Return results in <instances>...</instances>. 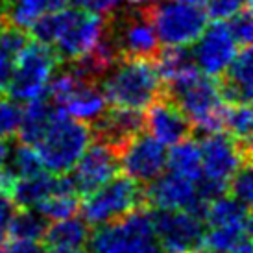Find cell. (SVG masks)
Masks as SVG:
<instances>
[{"label":"cell","instance_id":"obj_6","mask_svg":"<svg viewBox=\"0 0 253 253\" xmlns=\"http://www.w3.org/2000/svg\"><path fill=\"white\" fill-rule=\"evenodd\" d=\"M106 36L111 39L120 59H154L161 48V42L155 36V30L144 6H133L127 9L117 7L111 13H107Z\"/></svg>","mask_w":253,"mask_h":253},{"label":"cell","instance_id":"obj_7","mask_svg":"<svg viewBox=\"0 0 253 253\" xmlns=\"http://www.w3.org/2000/svg\"><path fill=\"white\" fill-rule=\"evenodd\" d=\"M61 63L52 46L42 42H28L13 57L11 78L6 92L17 102H28L46 92L48 82Z\"/></svg>","mask_w":253,"mask_h":253},{"label":"cell","instance_id":"obj_17","mask_svg":"<svg viewBox=\"0 0 253 253\" xmlns=\"http://www.w3.org/2000/svg\"><path fill=\"white\" fill-rule=\"evenodd\" d=\"M144 129L163 144H176L192 135V126L185 113L167 94L146 107Z\"/></svg>","mask_w":253,"mask_h":253},{"label":"cell","instance_id":"obj_47","mask_svg":"<svg viewBox=\"0 0 253 253\" xmlns=\"http://www.w3.org/2000/svg\"><path fill=\"white\" fill-rule=\"evenodd\" d=\"M2 92H4V91H2V89H0V96H2Z\"/></svg>","mask_w":253,"mask_h":253},{"label":"cell","instance_id":"obj_26","mask_svg":"<svg viewBox=\"0 0 253 253\" xmlns=\"http://www.w3.org/2000/svg\"><path fill=\"white\" fill-rule=\"evenodd\" d=\"M46 227H48V220L37 209L19 207L11 218V222H9V227H7V239L41 240Z\"/></svg>","mask_w":253,"mask_h":253},{"label":"cell","instance_id":"obj_8","mask_svg":"<svg viewBox=\"0 0 253 253\" xmlns=\"http://www.w3.org/2000/svg\"><path fill=\"white\" fill-rule=\"evenodd\" d=\"M137 207H146L144 185L137 183L126 174H117L102 187L87 194L84 204L80 205V211L89 225H100L122 218Z\"/></svg>","mask_w":253,"mask_h":253},{"label":"cell","instance_id":"obj_40","mask_svg":"<svg viewBox=\"0 0 253 253\" xmlns=\"http://www.w3.org/2000/svg\"><path fill=\"white\" fill-rule=\"evenodd\" d=\"M11 148H13V144L9 139H0V170L6 167L9 154H11Z\"/></svg>","mask_w":253,"mask_h":253},{"label":"cell","instance_id":"obj_9","mask_svg":"<svg viewBox=\"0 0 253 253\" xmlns=\"http://www.w3.org/2000/svg\"><path fill=\"white\" fill-rule=\"evenodd\" d=\"M106 32V15L85 11L80 7L56 11V37L52 48L59 61L82 56L96 44Z\"/></svg>","mask_w":253,"mask_h":253},{"label":"cell","instance_id":"obj_24","mask_svg":"<svg viewBox=\"0 0 253 253\" xmlns=\"http://www.w3.org/2000/svg\"><path fill=\"white\" fill-rule=\"evenodd\" d=\"M154 65L165 84H169L172 80L198 69L196 63H194L192 48H189V46H165V48H159V52L154 57Z\"/></svg>","mask_w":253,"mask_h":253},{"label":"cell","instance_id":"obj_38","mask_svg":"<svg viewBox=\"0 0 253 253\" xmlns=\"http://www.w3.org/2000/svg\"><path fill=\"white\" fill-rule=\"evenodd\" d=\"M2 253H46V246L39 244V240H15L2 248Z\"/></svg>","mask_w":253,"mask_h":253},{"label":"cell","instance_id":"obj_5","mask_svg":"<svg viewBox=\"0 0 253 253\" xmlns=\"http://www.w3.org/2000/svg\"><path fill=\"white\" fill-rule=\"evenodd\" d=\"M144 7L155 36L165 46H189L207 26V13L196 4L183 0H154Z\"/></svg>","mask_w":253,"mask_h":253},{"label":"cell","instance_id":"obj_33","mask_svg":"<svg viewBox=\"0 0 253 253\" xmlns=\"http://www.w3.org/2000/svg\"><path fill=\"white\" fill-rule=\"evenodd\" d=\"M227 28L231 32L235 42L239 44V48L242 46H250L252 44V36H253V26H252V6L244 7L242 11L237 15H233L231 21L227 22Z\"/></svg>","mask_w":253,"mask_h":253},{"label":"cell","instance_id":"obj_12","mask_svg":"<svg viewBox=\"0 0 253 253\" xmlns=\"http://www.w3.org/2000/svg\"><path fill=\"white\" fill-rule=\"evenodd\" d=\"M144 204L155 209L187 211L202 220L207 209V202L198 194L196 181H190L176 172L159 174L154 181L144 185Z\"/></svg>","mask_w":253,"mask_h":253},{"label":"cell","instance_id":"obj_31","mask_svg":"<svg viewBox=\"0 0 253 253\" xmlns=\"http://www.w3.org/2000/svg\"><path fill=\"white\" fill-rule=\"evenodd\" d=\"M227 192L240 204L252 207L253 200V177H252V163L242 165L227 183Z\"/></svg>","mask_w":253,"mask_h":253},{"label":"cell","instance_id":"obj_4","mask_svg":"<svg viewBox=\"0 0 253 253\" xmlns=\"http://www.w3.org/2000/svg\"><path fill=\"white\" fill-rule=\"evenodd\" d=\"M94 227L87 240L91 253H163L148 207Z\"/></svg>","mask_w":253,"mask_h":253},{"label":"cell","instance_id":"obj_20","mask_svg":"<svg viewBox=\"0 0 253 253\" xmlns=\"http://www.w3.org/2000/svg\"><path fill=\"white\" fill-rule=\"evenodd\" d=\"M56 111V106L52 104V100L48 98V94L44 92L37 98L28 100L26 109H22L21 115V124H19V141L24 144L34 146L42 131L48 126L52 115Z\"/></svg>","mask_w":253,"mask_h":253},{"label":"cell","instance_id":"obj_41","mask_svg":"<svg viewBox=\"0 0 253 253\" xmlns=\"http://www.w3.org/2000/svg\"><path fill=\"white\" fill-rule=\"evenodd\" d=\"M227 253H253L252 252V240H250V237L242 239L239 244H235V246H233Z\"/></svg>","mask_w":253,"mask_h":253},{"label":"cell","instance_id":"obj_29","mask_svg":"<svg viewBox=\"0 0 253 253\" xmlns=\"http://www.w3.org/2000/svg\"><path fill=\"white\" fill-rule=\"evenodd\" d=\"M252 124L253 115L250 104H233L225 106L224 113V127L225 133H229L233 139L240 142L252 144Z\"/></svg>","mask_w":253,"mask_h":253},{"label":"cell","instance_id":"obj_45","mask_svg":"<svg viewBox=\"0 0 253 253\" xmlns=\"http://www.w3.org/2000/svg\"><path fill=\"white\" fill-rule=\"evenodd\" d=\"M196 253H218V252H212V250H204V248H202V250H200V252H196Z\"/></svg>","mask_w":253,"mask_h":253},{"label":"cell","instance_id":"obj_39","mask_svg":"<svg viewBox=\"0 0 253 253\" xmlns=\"http://www.w3.org/2000/svg\"><path fill=\"white\" fill-rule=\"evenodd\" d=\"M11 69H13V57L7 56L4 50H0V89H6L7 82L11 78Z\"/></svg>","mask_w":253,"mask_h":253},{"label":"cell","instance_id":"obj_2","mask_svg":"<svg viewBox=\"0 0 253 253\" xmlns=\"http://www.w3.org/2000/svg\"><path fill=\"white\" fill-rule=\"evenodd\" d=\"M167 96L177 104V107L189 119L192 131L202 133L224 131L225 104L218 92L216 78L205 76L202 72L192 71L189 74L165 84Z\"/></svg>","mask_w":253,"mask_h":253},{"label":"cell","instance_id":"obj_42","mask_svg":"<svg viewBox=\"0 0 253 253\" xmlns=\"http://www.w3.org/2000/svg\"><path fill=\"white\" fill-rule=\"evenodd\" d=\"M154 0H129V4L131 6H148V4H152Z\"/></svg>","mask_w":253,"mask_h":253},{"label":"cell","instance_id":"obj_46","mask_svg":"<svg viewBox=\"0 0 253 253\" xmlns=\"http://www.w3.org/2000/svg\"><path fill=\"white\" fill-rule=\"evenodd\" d=\"M0 9H4V0H0Z\"/></svg>","mask_w":253,"mask_h":253},{"label":"cell","instance_id":"obj_18","mask_svg":"<svg viewBox=\"0 0 253 253\" xmlns=\"http://www.w3.org/2000/svg\"><path fill=\"white\" fill-rule=\"evenodd\" d=\"M218 92L227 106L252 104L253 92V57L252 44L242 46L235 54L233 61L216 78Z\"/></svg>","mask_w":253,"mask_h":253},{"label":"cell","instance_id":"obj_34","mask_svg":"<svg viewBox=\"0 0 253 253\" xmlns=\"http://www.w3.org/2000/svg\"><path fill=\"white\" fill-rule=\"evenodd\" d=\"M22 109L13 100H0V139H11L19 131Z\"/></svg>","mask_w":253,"mask_h":253},{"label":"cell","instance_id":"obj_15","mask_svg":"<svg viewBox=\"0 0 253 253\" xmlns=\"http://www.w3.org/2000/svg\"><path fill=\"white\" fill-rule=\"evenodd\" d=\"M120 169H124L126 176L141 185H148L155 177L163 174L167 167V150L165 144L154 139L150 133L135 135L126 146L120 150Z\"/></svg>","mask_w":253,"mask_h":253},{"label":"cell","instance_id":"obj_21","mask_svg":"<svg viewBox=\"0 0 253 253\" xmlns=\"http://www.w3.org/2000/svg\"><path fill=\"white\" fill-rule=\"evenodd\" d=\"M67 6V0H4V21L6 24L28 30L44 13L59 11Z\"/></svg>","mask_w":253,"mask_h":253},{"label":"cell","instance_id":"obj_16","mask_svg":"<svg viewBox=\"0 0 253 253\" xmlns=\"http://www.w3.org/2000/svg\"><path fill=\"white\" fill-rule=\"evenodd\" d=\"M91 135L96 142L120 150L133 139L139 131H144V115L139 109L127 107H106L96 119L91 122Z\"/></svg>","mask_w":253,"mask_h":253},{"label":"cell","instance_id":"obj_22","mask_svg":"<svg viewBox=\"0 0 253 253\" xmlns=\"http://www.w3.org/2000/svg\"><path fill=\"white\" fill-rule=\"evenodd\" d=\"M91 225L84 218H65L48 224L42 235L46 248H84L91 235Z\"/></svg>","mask_w":253,"mask_h":253},{"label":"cell","instance_id":"obj_27","mask_svg":"<svg viewBox=\"0 0 253 253\" xmlns=\"http://www.w3.org/2000/svg\"><path fill=\"white\" fill-rule=\"evenodd\" d=\"M4 170L13 179H21V177L36 176V174L44 170V167H42L41 159L34 150V146L21 142L19 146L11 148V154H9V159H7Z\"/></svg>","mask_w":253,"mask_h":253},{"label":"cell","instance_id":"obj_32","mask_svg":"<svg viewBox=\"0 0 253 253\" xmlns=\"http://www.w3.org/2000/svg\"><path fill=\"white\" fill-rule=\"evenodd\" d=\"M205 13L207 19L212 21H225L233 15L242 11L244 7L252 6V0H205Z\"/></svg>","mask_w":253,"mask_h":253},{"label":"cell","instance_id":"obj_28","mask_svg":"<svg viewBox=\"0 0 253 253\" xmlns=\"http://www.w3.org/2000/svg\"><path fill=\"white\" fill-rule=\"evenodd\" d=\"M252 235V225H218L205 231L204 248L218 253H227L235 244Z\"/></svg>","mask_w":253,"mask_h":253},{"label":"cell","instance_id":"obj_3","mask_svg":"<svg viewBox=\"0 0 253 253\" xmlns=\"http://www.w3.org/2000/svg\"><path fill=\"white\" fill-rule=\"evenodd\" d=\"M91 127L85 122L72 119L63 109L56 107L34 150L48 172L65 174L76 165L85 148L91 144Z\"/></svg>","mask_w":253,"mask_h":253},{"label":"cell","instance_id":"obj_10","mask_svg":"<svg viewBox=\"0 0 253 253\" xmlns=\"http://www.w3.org/2000/svg\"><path fill=\"white\" fill-rule=\"evenodd\" d=\"M148 209L163 253H196L204 248L205 222L200 216L187 211Z\"/></svg>","mask_w":253,"mask_h":253},{"label":"cell","instance_id":"obj_1","mask_svg":"<svg viewBox=\"0 0 253 253\" xmlns=\"http://www.w3.org/2000/svg\"><path fill=\"white\" fill-rule=\"evenodd\" d=\"M107 104L127 109H146L167 94L165 82L155 69L154 59L122 57L98 82Z\"/></svg>","mask_w":253,"mask_h":253},{"label":"cell","instance_id":"obj_30","mask_svg":"<svg viewBox=\"0 0 253 253\" xmlns=\"http://www.w3.org/2000/svg\"><path fill=\"white\" fill-rule=\"evenodd\" d=\"M36 209L48 222L50 220L52 222L65 220V218L76 216V212L80 211V196H76V194H67V192H56V194L48 196L46 200H42Z\"/></svg>","mask_w":253,"mask_h":253},{"label":"cell","instance_id":"obj_35","mask_svg":"<svg viewBox=\"0 0 253 253\" xmlns=\"http://www.w3.org/2000/svg\"><path fill=\"white\" fill-rule=\"evenodd\" d=\"M26 44H28V34L22 28L4 24V28L0 30V50H4L7 56L15 57Z\"/></svg>","mask_w":253,"mask_h":253},{"label":"cell","instance_id":"obj_43","mask_svg":"<svg viewBox=\"0 0 253 253\" xmlns=\"http://www.w3.org/2000/svg\"><path fill=\"white\" fill-rule=\"evenodd\" d=\"M183 2H189V4H196V6H204L205 0H183Z\"/></svg>","mask_w":253,"mask_h":253},{"label":"cell","instance_id":"obj_11","mask_svg":"<svg viewBox=\"0 0 253 253\" xmlns=\"http://www.w3.org/2000/svg\"><path fill=\"white\" fill-rule=\"evenodd\" d=\"M202 176L227 185L237 170L252 163V144L233 139L229 133L212 131L200 141Z\"/></svg>","mask_w":253,"mask_h":253},{"label":"cell","instance_id":"obj_19","mask_svg":"<svg viewBox=\"0 0 253 253\" xmlns=\"http://www.w3.org/2000/svg\"><path fill=\"white\" fill-rule=\"evenodd\" d=\"M57 189V174L39 172L36 176L15 179L7 196L15 202L17 207L22 209H36L42 200L52 196Z\"/></svg>","mask_w":253,"mask_h":253},{"label":"cell","instance_id":"obj_48","mask_svg":"<svg viewBox=\"0 0 253 253\" xmlns=\"http://www.w3.org/2000/svg\"><path fill=\"white\" fill-rule=\"evenodd\" d=\"M80 253H85V252H84V250H82V252H80Z\"/></svg>","mask_w":253,"mask_h":253},{"label":"cell","instance_id":"obj_25","mask_svg":"<svg viewBox=\"0 0 253 253\" xmlns=\"http://www.w3.org/2000/svg\"><path fill=\"white\" fill-rule=\"evenodd\" d=\"M172 146L174 148L170 150V154H167V167L170 169V172H176L190 181H196L202 176L200 144L187 137Z\"/></svg>","mask_w":253,"mask_h":253},{"label":"cell","instance_id":"obj_36","mask_svg":"<svg viewBox=\"0 0 253 253\" xmlns=\"http://www.w3.org/2000/svg\"><path fill=\"white\" fill-rule=\"evenodd\" d=\"M17 205L7 194H2L0 192V246H4V242L7 240V227H9V222L13 214L17 212Z\"/></svg>","mask_w":253,"mask_h":253},{"label":"cell","instance_id":"obj_44","mask_svg":"<svg viewBox=\"0 0 253 253\" xmlns=\"http://www.w3.org/2000/svg\"><path fill=\"white\" fill-rule=\"evenodd\" d=\"M4 24H6V21H4V15H2V9H0V30L4 28Z\"/></svg>","mask_w":253,"mask_h":253},{"label":"cell","instance_id":"obj_23","mask_svg":"<svg viewBox=\"0 0 253 253\" xmlns=\"http://www.w3.org/2000/svg\"><path fill=\"white\" fill-rule=\"evenodd\" d=\"M204 222L209 227H218V225H252V211L250 207L240 204L239 200L233 196L214 198L212 202L207 204L204 214Z\"/></svg>","mask_w":253,"mask_h":253},{"label":"cell","instance_id":"obj_37","mask_svg":"<svg viewBox=\"0 0 253 253\" xmlns=\"http://www.w3.org/2000/svg\"><path fill=\"white\" fill-rule=\"evenodd\" d=\"M74 4L80 9H85V11H92V13H100V15H107L111 13L113 9L120 7L122 0H67Z\"/></svg>","mask_w":253,"mask_h":253},{"label":"cell","instance_id":"obj_14","mask_svg":"<svg viewBox=\"0 0 253 253\" xmlns=\"http://www.w3.org/2000/svg\"><path fill=\"white\" fill-rule=\"evenodd\" d=\"M194 63L205 76L218 78L233 61L239 52V44L235 42L231 32L224 21H214L205 26L202 36L192 42Z\"/></svg>","mask_w":253,"mask_h":253},{"label":"cell","instance_id":"obj_13","mask_svg":"<svg viewBox=\"0 0 253 253\" xmlns=\"http://www.w3.org/2000/svg\"><path fill=\"white\" fill-rule=\"evenodd\" d=\"M120 170V155L117 150L96 142L87 146L82 157L69 172H65L78 196H87L92 190L102 187Z\"/></svg>","mask_w":253,"mask_h":253}]
</instances>
